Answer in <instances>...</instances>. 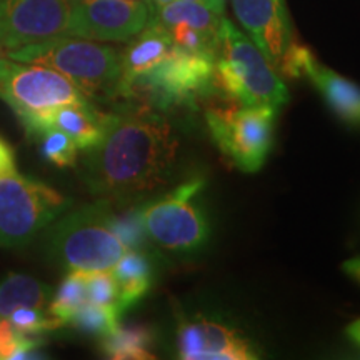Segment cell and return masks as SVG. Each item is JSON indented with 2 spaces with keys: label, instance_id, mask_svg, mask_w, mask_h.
<instances>
[{
  "label": "cell",
  "instance_id": "1",
  "mask_svg": "<svg viewBox=\"0 0 360 360\" xmlns=\"http://www.w3.org/2000/svg\"><path fill=\"white\" fill-rule=\"evenodd\" d=\"M179 139L164 117L148 110L110 114L102 141L82 160L84 184L105 200H130L167 184Z\"/></svg>",
  "mask_w": 360,
  "mask_h": 360
},
{
  "label": "cell",
  "instance_id": "2",
  "mask_svg": "<svg viewBox=\"0 0 360 360\" xmlns=\"http://www.w3.org/2000/svg\"><path fill=\"white\" fill-rule=\"evenodd\" d=\"M110 217V200L105 199L67 210L49 227V259L65 270H110L127 250L115 236Z\"/></svg>",
  "mask_w": 360,
  "mask_h": 360
},
{
  "label": "cell",
  "instance_id": "3",
  "mask_svg": "<svg viewBox=\"0 0 360 360\" xmlns=\"http://www.w3.org/2000/svg\"><path fill=\"white\" fill-rule=\"evenodd\" d=\"M7 57L60 72L89 98H115L120 80V53L109 45L62 35L7 51Z\"/></svg>",
  "mask_w": 360,
  "mask_h": 360
},
{
  "label": "cell",
  "instance_id": "4",
  "mask_svg": "<svg viewBox=\"0 0 360 360\" xmlns=\"http://www.w3.org/2000/svg\"><path fill=\"white\" fill-rule=\"evenodd\" d=\"M214 89L215 94L242 105H274L278 109L289 102V90L276 69L257 45L227 19L222 24L215 58Z\"/></svg>",
  "mask_w": 360,
  "mask_h": 360
},
{
  "label": "cell",
  "instance_id": "5",
  "mask_svg": "<svg viewBox=\"0 0 360 360\" xmlns=\"http://www.w3.org/2000/svg\"><path fill=\"white\" fill-rule=\"evenodd\" d=\"M214 56L188 52L172 45L160 64L132 80L119 92V98L141 101L165 110L172 107H192L215 94Z\"/></svg>",
  "mask_w": 360,
  "mask_h": 360
},
{
  "label": "cell",
  "instance_id": "6",
  "mask_svg": "<svg viewBox=\"0 0 360 360\" xmlns=\"http://www.w3.org/2000/svg\"><path fill=\"white\" fill-rule=\"evenodd\" d=\"M70 205L72 199L30 175L0 177V247H27Z\"/></svg>",
  "mask_w": 360,
  "mask_h": 360
},
{
  "label": "cell",
  "instance_id": "7",
  "mask_svg": "<svg viewBox=\"0 0 360 360\" xmlns=\"http://www.w3.org/2000/svg\"><path fill=\"white\" fill-rule=\"evenodd\" d=\"M204 179H193L142 207V219L152 244L175 254H193L210 238L209 219L199 204Z\"/></svg>",
  "mask_w": 360,
  "mask_h": 360
},
{
  "label": "cell",
  "instance_id": "8",
  "mask_svg": "<svg viewBox=\"0 0 360 360\" xmlns=\"http://www.w3.org/2000/svg\"><path fill=\"white\" fill-rule=\"evenodd\" d=\"M0 98L11 107L25 130L58 105L90 102L60 72L8 57H0Z\"/></svg>",
  "mask_w": 360,
  "mask_h": 360
},
{
  "label": "cell",
  "instance_id": "9",
  "mask_svg": "<svg viewBox=\"0 0 360 360\" xmlns=\"http://www.w3.org/2000/svg\"><path fill=\"white\" fill-rule=\"evenodd\" d=\"M277 107H210L205 110L209 132L220 152L242 172L264 167L274 141Z\"/></svg>",
  "mask_w": 360,
  "mask_h": 360
},
{
  "label": "cell",
  "instance_id": "10",
  "mask_svg": "<svg viewBox=\"0 0 360 360\" xmlns=\"http://www.w3.org/2000/svg\"><path fill=\"white\" fill-rule=\"evenodd\" d=\"M75 0H0V47L6 51L69 35Z\"/></svg>",
  "mask_w": 360,
  "mask_h": 360
},
{
  "label": "cell",
  "instance_id": "11",
  "mask_svg": "<svg viewBox=\"0 0 360 360\" xmlns=\"http://www.w3.org/2000/svg\"><path fill=\"white\" fill-rule=\"evenodd\" d=\"M154 12L155 6L147 0H79L69 35L96 42H127L146 29Z\"/></svg>",
  "mask_w": 360,
  "mask_h": 360
},
{
  "label": "cell",
  "instance_id": "12",
  "mask_svg": "<svg viewBox=\"0 0 360 360\" xmlns=\"http://www.w3.org/2000/svg\"><path fill=\"white\" fill-rule=\"evenodd\" d=\"M177 354L186 360H254L259 350L247 337L215 319L180 317Z\"/></svg>",
  "mask_w": 360,
  "mask_h": 360
},
{
  "label": "cell",
  "instance_id": "13",
  "mask_svg": "<svg viewBox=\"0 0 360 360\" xmlns=\"http://www.w3.org/2000/svg\"><path fill=\"white\" fill-rule=\"evenodd\" d=\"M233 13L252 42L277 69L292 44V25L283 0H232Z\"/></svg>",
  "mask_w": 360,
  "mask_h": 360
},
{
  "label": "cell",
  "instance_id": "14",
  "mask_svg": "<svg viewBox=\"0 0 360 360\" xmlns=\"http://www.w3.org/2000/svg\"><path fill=\"white\" fill-rule=\"evenodd\" d=\"M110 114H103L92 105L87 103H67V105H58L56 109L40 117L25 130L30 139H37L40 132L45 129L56 127L65 132L69 137L77 143L82 150H90L102 141L105 134L107 122H109Z\"/></svg>",
  "mask_w": 360,
  "mask_h": 360
},
{
  "label": "cell",
  "instance_id": "15",
  "mask_svg": "<svg viewBox=\"0 0 360 360\" xmlns=\"http://www.w3.org/2000/svg\"><path fill=\"white\" fill-rule=\"evenodd\" d=\"M172 45L174 42L169 30L160 25L154 17H150L146 29L130 39V44L120 53V80L117 85L115 97L132 80L160 64L170 52Z\"/></svg>",
  "mask_w": 360,
  "mask_h": 360
},
{
  "label": "cell",
  "instance_id": "16",
  "mask_svg": "<svg viewBox=\"0 0 360 360\" xmlns=\"http://www.w3.org/2000/svg\"><path fill=\"white\" fill-rule=\"evenodd\" d=\"M307 79L312 80L315 89L328 109L334 112L337 119L350 129H360V85L345 79L344 75L327 69L315 62Z\"/></svg>",
  "mask_w": 360,
  "mask_h": 360
},
{
  "label": "cell",
  "instance_id": "17",
  "mask_svg": "<svg viewBox=\"0 0 360 360\" xmlns=\"http://www.w3.org/2000/svg\"><path fill=\"white\" fill-rule=\"evenodd\" d=\"M110 270L117 282L119 309L122 312L134 307L150 290L154 276L150 254L141 250H125V254Z\"/></svg>",
  "mask_w": 360,
  "mask_h": 360
},
{
  "label": "cell",
  "instance_id": "18",
  "mask_svg": "<svg viewBox=\"0 0 360 360\" xmlns=\"http://www.w3.org/2000/svg\"><path fill=\"white\" fill-rule=\"evenodd\" d=\"M52 299V287L27 274L8 272L0 281V319H8L20 307H47Z\"/></svg>",
  "mask_w": 360,
  "mask_h": 360
},
{
  "label": "cell",
  "instance_id": "19",
  "mask_svg": "<svg viewBox=\"0 0 360 360\" xmlns=\"http://www.w3.org/2000/svg\"><path fill=\"white\" fill-rule=\"evenodd\" d=\"M154 334L147 326H117L110 334L101 339V350L114 360H148L155 359L150 345Z\"/></svg>",
  "mask_w": 360,
  "mask_h": 360
},
{
  "label": "cell",
  "instance_id": "20",
  "mask_svg": "<svg viewBox=\"0 0 360 360\" xmlns=\"http://www.w3.org/2000/svg\"><path fill=\"white\" fill-rule=\"evenodd\" d=\"M152 17L165 29L179 24V22H184V24L195 27L202 32L217 35V37L222 34V24L225 20L224 13L215 12L212 8L202 6V4L187 2V0H172L167 6L157 7Z\"/></svg>",
  "mask_w": 360,
  "mask_h": 360
},
{
  "label": "cell",
  "instance_id": "21",
  "mask_svg": "<svg viewBox=\"0 0 360 360\" xmlns=\"http://www.w3.org/2000/svg\"><path fill=\"white\" fill-rule=\"evenodd\" d=\"M87 272L69 270L47 305L49 314L62 326H69L74 314L87 302Z\"/></svg>",
  "mask_w": 360,
  "mask_h": 360
},
{
  "label": "cell",
  "instance_id": "22",
  "mask_svg": "<svg viewBox=\"0 0 360 360\" xmlns=\"http://www.w3.org/2000/svg\"><path fill=\"white\" fill-rule=\"evenodd\" d=\"M120 315H122V312L115 305H101L87 300L74 314L69 326L77 328L79 332H82L85 335L101 337L102 339V337L110 334L119 326Z\"/></svg>",
  "mask_w": 360,
  "mask_h": 360
},
{
  "label": "cell",
  "instance_id": "23",
  "mask_svg": "<svg viewBox=\"0 0 360 360\" xmlns=\"http://www.w3.org/2000/svg\"><path fill=\"white\" fill-rule=\"evenodd\" d=\"M112 229H114L115 236L122 242L127 250H141L146 254H150L154 250V244H152L150 237L146 231L142 219V207H132L127 209L122 214H115L112 210L110 217Z\"/></svg>",
  "mask_w": 360,
  "mask_h": 360
},
{
  "label": "cell",
  "instance_id": "24",
  "mask_svg": "<svg viewBox=\"0 0 360 360\" xmlns=\"http://www.w3.org/2000/svg\"><path fill=\"white\" fill-rule=\"evenodd\" d=\"M40 141L39 150L40 155L44 157L49 164L56 165V167L65 169V167H74L77 164V143L62 130L56 127L45 129L44 132L37 135Z\"/></svg>",
  "mask_w": 360,
  "mask_h": 360
},
{
  "label": "cell",
  "instance_id": "25",
  "mask_svg": "<svg viewBox=\"0 0 360 360\" xmlns=\"http://www.w3.org/2000/svg\"><path fill=\"white\" fill-rule=\"evenodd\" d=\"M8 322L22 335L42 337L47 332H53L64 327L57 319H53L49 310L40 307H20L8 315Z\"/></svg>",
  "mask_w": 360,
  "mask_h": 360
},
{
  "label": "cell",
  "instance_id": "26",
  "mask_svg": "<svg viewBox=\"0 0 360 360\" xmlns=\"http://www.w3.org/2000/svg\"><path fill=\"white\" fill-rule=\"evenodd\" d=\"M167 30L170 32L174 45H177L180 49H186V51L195 53H207V56L214 57L219 56L220 37H217V35L202 32V30L184 24V22L169 27Z\"/></svg>",
  "mask_w": 360,
  "mask_h": 360
},
{
  "label": "cell",
  "instance_id": "27",
  "mask_svg": "<svg viewBox=\"0 0 360 360\" xmlns=\"http://www.w3.org/2000/svg\"><path fill=\"white\" fill-rule=\"evenodd\" d=\"M315 62H317V58L314 57V53L305 45L292 42L282 56L281 62H278L277 72H281L283 77L287 79L307 77Z\"/></svg>",
  "mask_w": 360,
  "mask_h": 360
},
{
  "label": "cell",
  "instance_id": "28",
  "mask_svg": "<svg viewBox=\"0 0 360 360\" xmlns=\"http://www.w3.org/2000/svg\"><path fill=\"white\" fill-rule=\"evenodd\" d=\"M87 299L94 304L119 307V290L112 272L107 270L87 272Z\"/></svg>",
  "mask_w": 360,
  "mask_h": 360
},
{
  "label": "cell",
  "instance_id": "29",
  "mask_svg": "<svg viewBox=\"0 0 360 360\" xmlns=\"http://www.w3.org/2000/svg\"><path fill=\"white\" fill-rule=\"evenodd\" d=\"M17 172L15 150L6 139L0 137V177Z\"/></svg>",
  "mask_w": 360,
  "mask_h": 360
},
{
  "label": "cell",
  "instance_id": "30",
  "mask_svg": "<svg viewBox=\"0 0 360 360\" xmlns=\"http://www.w3.org/2000/svg\"><path fill=\"white\" fill-rule=\"evenodd\" d=\"M342 270H344L349 277H352L354 281H357L360 283V255L345 260V262L342 264Z\"/></svg>",
  "mask_w": 360,
  "mask_h": 360
},
{
  "label": "cell",
  "instance_id": "31",
  "mask_svg": "<svg viewBox=\"0 0 360 360\" xmlns=\"http://www.w3.org/2000/svg\"><path fill=\"white\" fill-rule=\"evenodd\" d=\"M347 335H349V339L352 340L355 345H359V347H360V319H357V321H354L347 327Z\"/></svg>",
  "mask_w": 360,
  "mask_h": 360
},
{
  "label": "cell",
  "instance_id": "32",
  "mask_svg": "<svg viewBox=\"0 0 360 360\" xmlns=\"http://www.w3.org/2000/svg\"><path fill=\"white\" fill-rule=\"evenodd\" d=\"M187 2H195V4H202V6L212 8V11L224 13V0H187Z\"/></svg>",
  "mask_w": 360,
  "mask_h": 360
},
{
  "label": "cell",
  "instance_id": "33",
  "mask_svg": "<svg viewBox=\"0 0 360 360\" xmlns=\"http://www.w3.org/2000/svg\"><path fill=\"white\" fill-rule=\"evenodd\" d=\"M169 2H172V0H154V6L157 7H162V6H167Z\"/></svg>",
  "mask_w": 360,
  "mask_h": 360
},
{
  "label": "cell",
  "instance_id": "34",
  "mask_svg": "<svg viewBox=\"0 0 360 360\" xmlns=\"http://www.w3.org/2000/svg\"><path fill=\"white\" fill-rule=\"evenodd\" d=\"M0 57H2V47H0Z\"/></svg>",
  "mask_w": 360,
  "mask_h": 360
},
{
  "label": "cell",
  "instance_id": "35",
  "mask_svg": "<svg viewBox=\"0 0 360 360\" xmlns=\"http://www.w3.org/2000/svg\"><path fill=\"white\" fill-rule=\"evenodd\" d=\"M147 2H152V4H154V0H147Z\"/></svg>",
  "mask_w": 360,
  "mask_h": 360
},
{
  "label": "cell",
  "instance_id": "36",
  "mask_svg": "<svg viewBox=\"0 0 360 360\" xmlns=\"http://www.w3.org/2000/svg\"><path fill=\"white\" fill-rule=\"evenodd\" d=\"M75 2H79V0H75Z\"/></svg>",
  "mask_w": 360,
  "mask_h": 360
}]
</instances>
